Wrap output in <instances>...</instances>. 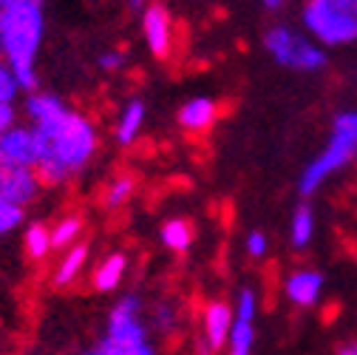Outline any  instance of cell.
Masks as SVG:
<instances>
[{
  "instance_id": "cell-1",
  "label": "cell",
  "mask_w": 357,
  "mask_h": 355,
  "mask_svg": "<svg viewBox=\"0 0 357 355\" xmlns=\"http://www.w3.org/2000/svg\"><path fill=\"white\" fill-rule=\"evenodd\" d=\"M23 114L40 143L34 171L43 185H63L94 159L100 145L97 125L63 103L57 94H29L23 103Z\"/></svg>"
},
{
  "instance_id": "cell-2",
  "label": "cell",
  "mask_w": 357,
  "mask_h": 355,
  "mask_svg": "<svg viewBox=\"0 0 357 355\" xmlns=\"http://www.w3.org/2000/svg\"><path fill=\"white\" fill-rule=\"evenodd\" d=\"M46 40V6L40 0H0V60H6L20 82V92L34 94L37 55Z\"/></svg>"
},
{
  "instance_id": "cell-3",
  "label": "cell",
  "mask_w": 357,
  "mask_h": 355,
  "mask_svg": "<svg viewBox=\"0 0 357 355\" xmlns=\"http://www.w3.org/2000/svg\"><path fill=\"white\" fill-rule=\"evenodd\" d=\"M357 154V111H340L332 122V137L326 143V148L303 168L301 176V194L312 196L335 171H340L343 165H349Z\"/></svg>"
},
{
  "instance_id": "cell-4",
  "label": "cell",
  "mask_w": 357,
  "mask_h": 355,
  "mask_svg": "<svg viewBox=\"0 0 357 355\" xmlns=\"http://www.w3.org/2000/svg\"><path fill=\"white\" fill-rule=\"evenodd\" d=\"M301 20L324 46H346L357 40V0H309Z\"/></svg>"
},
{
  "instance_id": "cell-5",
  "label": "cell",
  "mask_w": 357,
  "mask_h": 355,
  "mask_svg": "<svg viewBox=\"0 0 357 355\" xmlns=\"http://www.w3.org/2000/svg\"><path fill=\"white\" fill-rule=\"evenodd\" d=\"M264 49L273 55V60L284 68L295 71H318L326 66V52L312 43L306 34L289 29V26H273L264 34Z\"/></svg>"
},
{
  "instance_id": "cell-6",
  "label": "cell",
  "mask_w": 357,
  "mask_h": 355,
  "mask_svg": "<svg viewBox=\"0 0 357 355\" xmlns=\"http://www.w3.org/2000/svg\"><path fill=\"white\" fill-rule=\"evenodd\" d=\"M43 182L34 168L17 165L9 157L0 154V202H9L26 210V205H31L40 194Z\"/></svg>"
},
{
  "instance_id": "cell-7",
  "label": "cell",
  "mask_w": 357,
  "mask_h": 355,
  "mask_svg": "<svg viewBox=\"0 0 357 355\" xmlns=\"http://www.w3.org/2000/svg\"><path fill=\"white\" fill-rule=\"evenodd\" d=\"M0 154L9 157L17 165L34 168L37 157H40V143H37L34 128L29 122H17L12 131H6V134L0 137Z\"/></svg>"
},
{
  "instance_id": "cell-8",
  "label": "cell",
  "mask_w": 357,
  "mask_h": 355,
  "mask_svg": "<svg viewBox=\"0 0 357 355\" xmlns=\"http://www.w3.org/2000/svg\"><path fill=\"white\" fill-rule=\"evenodd\" d=\"M142 31H145V40H148V49L156 57H167L170 55L173 23H170V15H167L165 6H159V3L145 6V12H142Z\"/></svg>"
},
{
  "instance_id": "cell-9",
  "label": "cell",
  "mask_w": 357,
  "mask_h": 355,
  "mask_svg": "<svg viewBox=\"0 0 357 355\" xmlns=\"http://www.w3.org/2000/svg\"><path fill=\"white\" fill-rule=\"evenodd\" d=\"M236 324V313L225 301H210L204 307V341L210 349H221L227 344Z\"/></svg>"
},
{
  "instance_id": "cell-10",
  "label": "cell",
  "mask_w": 357,
  "mask_h": 355,
  "mask_svg": "<svg viewBox=\"0 0 357 355\" xmlns=\"http://www.w3.org/2000/svg\"><path fill=\"white\" fill-rule=\"evenodd\" d=\"M284 293L295 307H312L324 293V276L318 270H298L284 282Z\"/></svg>"
},
{
  "instance_id": "cell-11",
  "label": "cell",
  "mask_w": 357,
  "mask_h": 355,
  "mask_svg": "<svg viewBox=\"0 0 357 355\" xmlns=\"http://www.w3.org/2000/svg\"><path fill=\"white\" fill-rule=\"evenodd\" d=\"M215 114H218L215 100L193 97V100H188L182 108H178V125H182L185 131H190V134H202V131H207L215 122Z\"/></svg>"
},
{
  "instance_id": "cell-12",
  "label": "cell",
  "mask_w": 357,
  "mask_h": 355,
  "mask_svg": "<svg viewBox=\"0 0 357 355\" xmlns=\"http://www.w3.org/2000/svg\"><path fill=\"white\" fill-rule=\"evenodd\" d=\"M142 125H145V106H142L139 100H130V103L122 108L119 119H116V131H114L116 143H119V145H130L133 140L139 137Z\"/></svg>"
},
{
  "instance_id": "cell-13",
  "label": "cell",
  "mask_w": 357,
  "mask_h": 355,
  "mask_svg": "<svg viewBox=\"0 0 357 355\" xmlns=\"http://www.w3.org/2000/svg\"><path fill=\"white\" fill-rule=\"evenodd\" d=\"M125 270H128V259L125 253H111L105 256L100 264H97V270H94V287L100 293H108V290H116L125 279Z\"/></svg>"
},
{
  "instance_id": "cell-14",
  "label": "cell",
  "mask_w": 357,
  "mask_h": 355,
  "mask_svg": "<svg viewBox=\"0 0 357 355\" xmlns=\"http://www.w3.org/2000/svg\"><path fill=\"white\" fill-rule=\"evenodd\" d=\"M85 261H88V247L85 245H74V247L63 250V259L57 261V268H54V284L57 287H68L85 270Z\"/></svg>"
},
{
  "instance_id": "cell-15",
  "label": "cell",
  "mask_w": 357,
  "mask_h": 355,
  "mask_svg": "<svg viewBox=\"0 0 357 355\" xmlns=\"http://www.w3.org/2000/svg\"><path fill=\"white\" fill-rule=\"evenodd\" d=\"M23 250L29 259L34 261H43L54 247H52V228H46L43 222H34V225L26 228L23 233Z\"/></svg>"
},
{
  "instance_id": "cell-16",
  "label": "cell",
  "mask_w": 357,
  "mask_h": 355,
  "mask_svg": "<svg viewBox=\"0 0 357 355\" xmlns=\"http://www.w3.org/2000/svg\"><path fill=\"white\" fill-rule=\"evenodd\" d=\"M162 242L165 247L176 250V253H185L193 245V228L188 219H167L162 225Z\"/></svg>"
},
{
  "instance_id": "cell-17",
  "label": "cell",
  "mask_w": 357,
  "mask_h": 355,
  "mask_svg": "<svg viewBox=\"0 0 357 355\" xmlns=\"http://www.w3.org/2000/svg\"><path fill=\"white\" fill-rule=\"evenodd\" d=\"M312 233H315V213H312L309 205H301L292 216V225H289V239L295 247H306L312 242Z\"/></svg>"
},
{
  "instance_id": "cell-18",
  "label": "cell",
  "mask_w": 357,
  "mask_h": 355,
  "mask_svg": "<svg viewBox=\"0 0 357 355\" xmlns=\"http://www.w3.org/2000/svg\"><path fill=\"white\" fill-rule=\"evenodd\" d=\"M79 233H82V219L79 216H66L52 228V247L54 250H68V247L77 245Z\"/></svg>"
},
{
  "instance_id": "cell-19",
  "label": "cell",
  "mask_w": 357,
  "mask_h": 355,
  "mask_svg": "<svg viewBox=\"0 0 357 355\" xmlns=\"http://www.w3.org/2000/svg\"><path fill=\"white\" fill-rule=\"evenodd\" d=\"M133 191H137V180H133L130 173H119V176H114V180H111V185L105 188L102 202H105V208H119V205H125L130 199Z\"/></svg>"
},
{
  "instance_id": "cell-20",
  "label": "cell",
  "mask_w": 357,
  "mask_h": 355,
  "mask_svg": "<svg viewBox=\"0 0 357 355\" xmlns=\"http://www.w3.org/2000/svg\"><path fill=\"white\" fill-rule=\"evenodd\" d=\"M230 344V355H252V344H255V330L247 321H236L233 333L227 338Z\"/></svg>"
},
{
  "instance_id": "cell-21",
  "label": "cell",
  "mask_w": 357,
  "mask_h": 355,
  "mask_svg": "<svg viewBox=\"0 0 357 355\" xmlns=\"http://www.w3.org/2000/svg\"><path fill=\"white\" fill-rule=\"evenodd\" d=\"M20 82L12 71V66L6 60H0V106H17L20 97Z\"/></svg>"
},
{
  "instance_id": "cell-22",
  "label": "cell",
  "mask_w": 357,
  "mask_h": 355,
  "mask_svg": "<svg viewBox=\"0 0 357 355\" xmlns=\"http://www.w3.org/2000/svg\"><path fill=\"white\" fill-rule=\"evenodd\" d=\"M94 352H97V355H156L148 341H142V344H114V341H108V338H102V341L94 347Z\"/></svg>"
},
{
  "instance_id": "cell-23",
  "label": "cell",
  "mask_w": 357,
  "mask_h": 355,
  "mask_svg": "<svg viewBox=\"0 0 357 355\" xmlns=\"http://www.w3.org/2000/svg\"><path fill=\"white\" fill-rule=\"evenodd\" d=\"M26 219V210L9 202H0V236H9L12 231H17Z\"/></svg>"
},
{
  "instance_id": "cell-24",
  "label": "cell",
  "mask_w": 357,
  "mask_h": 355,
  "mask_svg": "<svg viewBox=\"0 0 357 355\" xmlns=\"http://www.w3.org/2000/svg\"><path fill=\"white\" fill-rule=\"evenodd\" d=\"M236 321H247V324H252V319H255V313H258V296L250 290V287H244L241 293H238V301H236Z\"/></svg>"
},
{
  "instance_id": "cell-25",
  "label": "cell",
  "mask_w": 357,
  "mask_h": 355,
  "mask_svg": "<svg viewBox=\"0 0 357 355\" xmlns=\"http://www.w3.org/2000/svg\"><path fill=\"white\" fill-rule=\"evenodd\" d=\"M153 324H156V330H162V333H170V330L176 327V310H173V304H159V307H156Z\"/></svg>"
},
{
  "instance_id": "cell-26",
  "label": "cell",
  "mask_w": 357,
  "mask_h": 355,
  "mask_svg": "<svg viewBox=\"0 0 357 355\" xmlns=\"http://www.w3.org/2000/svg\"><path fill=\"white\" fill-rule=\"evenodd\" d=\"M17 106H0V137L17 125Z\"/></svg>"
},
{
  "instance_id": "cell-27",
  "label": "cell",
  "mask_w": 357,
  "mask_h": 355,
  "mask_svg": "<svg viewBox=\"0 0 357 355\" xmlns=\"http://www.w3.org/2000/svg\"><path fill=\"white\" fill-rule=\"evenodd\" d=\"M247 253H250L252 259H261V256L266 253V236H264L261 231H252V233L247 236Z\"/></svg>"
},
{
  "instance_id": "cell-28",
  "label": "cell",
  "mask_w": 357,
  "mask_h": 355,
  "mask_svg": "<svg viewBox=\"0 0 357 355\" xmlns=\"http://www.w3.org/2000/svg\"><path fill=\"white\" fill-rule=\"evenodd\" d=\"M119 66H122V55H119V52H105V55H100V68L116 71Z\"/></svg>"
},
{
  "instance_id": "cell-29",
  "label": "cell",
  "mask_w": 357,
  "mask_h": 355,
  "mask_svg": "<svg viewBox=\"0 0 357 355\" xmlns=\"http://www.w3.org/2000/svg\"><path fill=\"white\" fill-rule=\"evenodd\" d=\"M264 9L266 12H281L284 9V0H264Z\"/></svg>"
},
{
  "instance_id": "cell-30",
  "label": "cell",
  "mask_w": 357,
  "mask_h": 355,
  "mask_svg": "<svg viewBox=\"0 0 357 355\" xmlns=\"http://www.w3.org/2000/svg\"><path fill=\"white\" fill-rule=\"evenodd\" d=\"M337 355H357V344H346V347H340Z\"/></svg>"
},
{
  "instance_id": "cell-31",
  "label": "cell",
  "mask_w": 357,
  "mask_h": 355,
  "mask_svg": "<svg viewBox=\"0 0 357 355\" xmlns=\"http://www.w3.org/2000/svg\"><path fill=\"white\" fill-rule=\"evenodd\" d=\"M82 355H97V352H94V349H91V352H82Z\"/></svg>"
}]
</instances>
